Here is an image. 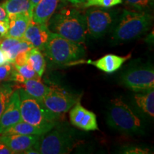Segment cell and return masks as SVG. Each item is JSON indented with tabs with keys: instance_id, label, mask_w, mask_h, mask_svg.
Wrapping results in <instances>:
<instances>
[{
	"instance_id": "26",
	"label": "cell",
	"mask_w": 154,
	"mask_h": 154,
	"mask_svg": "<svg viewBox=\"0 0 154 154\" xmlns=\"http://www.w3.org/2000/svg\"><path fill=\"white\" fill-rule=\"evenodd\" d=\"M11 94L12 92L9 88H0V118L5 111Z\"/></svg>"
},
{
	"instance_id": "8",
	"label": "cell",
	"mask_w": 154,
	"mask_h": 154,
	"mask_svg": "<svg viewBox=\"0 0 154 154\" xmlns=\"http://www.w3.org/2000/svg\"><path fill=\"white\" fill-rule=\"evenodd\" d=\"M85 17L87 33L96 38L101 37L106 33L113 20L109 11L96 8L88 9Z\"/></svg>"
},
{
	"instance_id": "13",
	"label": "cell",
	"mask_w": 154,
	"mask_h": 154,
	"mask_svg": "<svg viewBox=\"0 0 154 154\" xmlns=\"http://www.w3.org/2000/svg\"><path fill=\"white\" fill-rule=\"evenodd\" d=\"M9 30L5 37L22 39L32 17L26 14L9 15Z\"/></svg>"
},
{
	"instance_id": "15",
	"label": "cell",
	"mask_w": 154,
	"mask_h": 154,
	"mask_svg": "<svg viewBox=\"0 0 154 154\" xmlns=\"http://www.w3.org/2000/svg\"><path fill=\"white\" fill-rule=\"evenodd\" d=\"M131 55L120 57L115 54H106L96 61L88 60L86 61V63L94 65L102 72L111 74L118 70L122 66L123 63L129 59Z\"/></svg>"
},
{
	"instance_id": "17",
	"label": "cell",
	"mask_w": 154,
	"mask_h": 154,
	"mask_svg": "<svg viewBox=\"0 0 154 154\" xmlns=\"http://www.w3.org/2000/svg\"><path fill=\"white\" fill-rule=\"evenodd\" d=\"M134 96L135 104L143 113L153 118L154 116V91L136 92Z\"/></svg>"
},
{
	"instance_id": "3",
	"label": "cell",
	"mask_w": 154,
	"mask_h": 154,
	"mask_svg": "<svg viewBox=\"0 0 154 154\" xmlns=\"http://www.w3.org/2000/svg\"><path fill=\"white\" fill-rule=\"evenodd\" d=\"M152 22L153 16L147 11L125 9L113 31L112 39L119 43L137 38L149 29Z\"/></svg>"
},
{
	"instance_id": "4",
	"label": "cell",
	"mask_w": 154,
	"mask_h": 154,
	"mask_svg": "<svg viewBox=\"0 0 154 154\" xmlns=\"http://www.w3.org/2000/svg\"><path fill=\"white\" fill-rule=\"evenodd\" d=\"M107 124L111 128L125 134H140L143 131L140 119L120 99L111 101L107 111Z\"/></svg>"
},
{
	"instance_id": "31",
	"label": "cell",
	"mask_w": 154,
	"mask_h": 154,
	"mask_svg": "<svg viewBox=\"0 0 154 154\" xmlns=\"http://www.w3.org/2000/svg\"><path fill=\"white\" fill-rule=\"evenodd\" d=\"M0 21H5V22H9L8 15L6 12L5 9H4L2 5L0 4Z\"/></svg>"
},
{
	"instance_id": "29",
	"label": "cell",
	"mask_w": 154,
	"mask_h": 154,
	"mask_svg": "<svg viewBox=\"0 0 154 154\" xmlns=\"http://www.w3.org/2000/svg\"><path fill=\"white\" fill-rule=\"evenodd\" d=\"M9 30V22L0 21V38L5 37Z\"/></svg>"
},
{
	"instance_id": "22",
	"label": "cell",
	"mask_w": 154,
	"mask_h": 154,
	"mask_svg": "<svg viewBox=\"0 0 154 154\" xmlns=\"http://www.w3.org/2000/svg\"><path fill=\"white\" fill-rule=\"evenodd\" d=\"M76 127L80 129L86 131L99 129L95 113L86 109L84 116Z\"/></svg>"
},
{
	"instance_id": "18",
	"label": "cell",
	"mask_w": 154,
	"mask_h": 154,
	"mask_svg": "<svg viewBox=\"0 0 154 154\" xmlns=\"http://www.w3.org/2000/svg\"><path fill=\"white\" fill-rule=\"evenodd\" d=\"M47 133L43 128L33 126L24 121H20L17 124L13 125L7 130H5L0 135L7 136V135H29V136H42Z\"/></svg>"
},
{
	"instance_id": "33",
	"label": "cell",
	"mask_w": 154,
	"mask_h": 154,
	"mask_svg": "<svg viewBox=\"0 0 154 154\" xmlns=\"http://www.w3.org/2000/svg\"><path fill=\"white\" fill-rule=\"evenodd\" d=\"M9 63L7 61V57H6L5 51L0 48V66L5 64V63Z\"/></svg>"
},
{
	"instance_id": "5",
	"label": "cell",
	"mask_w": 154,
	"mask_h": 154,
	"mask_svg": "<svg viewBox=\"0 0 154 154\" xmlns=\"http://www.w3.org/2000/svg\"><path fill=\"white\" fill-rule=\"evenodd\" d=\"M43 51L54 63L57 64H70L84 56L85 51L82 44L75 43L51 32Z\"/></svg>"
},
{
	"instance_id": "10",
	"label": "cell",
	"mask_w": 154,
	"mask_h": 154,
	"mask_svg": "<svg viewBox=\"0 0 154 154\" xmlns=\"http://www.w3.org/2000/svg\"><path fill=\"white\" fill-rule=\"evenodd\" d=\"M22 121L20 113V98L19 91L12 92L0 118V134L13 125Z\"/></svg>"
},
{
	"instance_id": "14",
	"label": "cell",
	"mask_w": 154,
	"mask_h": 154,
	"mask_svg": "<svg viewBox=\"0 0 154 154\" xmlns=\"http://www.w3.org/2000/svg\"><path fill=\"white\" fill-rule=\"evenodd\" d=\"M59 0H40L32 11V20L38 24H47L54 14Z\"/></svg>"
},
{
	"instance_id": "21",
	"label": "cell",
	"mask_w": 154,
	"mask_h": 154,
	"mask_svg": "<svg viewBox=\"0 0 154 154\" xmlns=\"http://www.w3.org/2000/svg\"><path fill=\"white\" fill-rule=\"evenodd\" d=\"M32 48H33V46L30 42L22 38V39L19 40L18 42H17L16 44H14V45L11 46L8 50L5 51V53L8 62L13 63L17 54L21 52H24V51H29Z\"/></svg>"
},
{
	"instance_id": "25",
	"label": "cell",
	"mask_w": 154,
	"mask_h": 154,
	"mask_svg": "<svg viewBox=\"0 0 154 154\" xmlns=\"http://www.w3.org/2000/svg\"><path fill=\"white\" fill-rule=\"evenodd\" d=\"M123 2V0H86L84 5V8L91 7H100L104 8H109L113 6L120 5Z\"/></svg>"
},
{
	"instance_id": "7",
	"label": "cell",
	"mask_w": 154,
	"mask_h": 154,
	"mask_svg": "<svg viewBox=\"0 0 154 154\" xmlns=\"http://www.w3.org/2000/svg\"><path fill=\"white\" fill-rule=\"evenodd\" d=\"M121 83L134 92L153 89V68L152 66H139L128 69L121 76Z\"/></svg>"
},
{
	"instance_id": "20",
	"label": "cell",
	"mask_w": 154,
	"mask_h": 154,
	"mask_svg": "<svg viewBox=\"0 0 154 154\" xmlns=\"http://www.w3.org/2000/svg\"><path fill=\"white\" fill-rule=\"evenodd\" d=\"M27 61L29 64L34 69L38 76L42 77L45 71L46 61L41 51L34 47L28 51Z\"/></svg>"
},
{
	"instance_id": "24",
	"label": "cell",
	"mask_w": 154,
	"mask_h": 154,
	"mask_svg": "<svg viewBox=\"0 0 154 154\" xmlns=\"http://www.w3.org/2000/svg\"><path fill=\"white\" fill-rule=\"evenodd\" d=\"M14 68L17 69V71L24 77V79H41V77L38 76V74L36 73L34 69L28 63H25L24 65L21 66H17L13 63Z\"/></svg>"
},
{
	"instance_id": "6",
	"label": "cell",
	"mask_w": 154,
	"mask_h": 154,
	"mask_svg": "<svg viewBox=\"0 0 154 154\" xmlns=\"http://www.w3.org/2000/svg\"><path fill=\"white\" fill-rule=\"evenodd\" d=\"M74 146L72 134L66 130L57 128L42 135L33 148L41 154H65L70 153Z\"/></svg>"
},
{
	"instance_id": "27",
	"label": "cell",
	"mask_w": 154,
	"mask_h": 154,
	"mask_svg": "<svg viewBox=\"0 0 154 154\" xmlns=\"http://www.w3.org/2000/svg\"><path fill=\"white\" fill-rule=\"evenodd\" d=\"M12 69L13 66L10 64V63H5V64L0 66V82L9 79Z\"/></svg>"
},
{
	"instance_id": "12",
	"label": "cell",
	"mask_w": 154,
	"mask_h": 154,
	"mask_svg": "<svg viewBox=\"0 0 154 154\" xmlns=\"http://www.w3.org/2000/svg\"><path fill=\"white\" fill-rule=\"evenodd\" d=\"M42 136L29 135H0V141L5 143L12 153H24L36 143Z\"/></svg>"
},
{
	"instance_id": "2",
	"label": "cell",
	"mask_w": 154,
	"mask_h": 154,
	"mask_svg": "<svg viewBox=\"0 0 154 154\" xmlns=\"http://www.w3.org/2000/svg\"><path fill=\"white\" fill-rule=\"evenodd\" d=\"M20 98V113L24 122L49 131L54 127L60 114L51 112L42 101L34 99L22 88H18Z\"/></svg>"
},
{
	"instance_id": "32",
	"label": "cell",
	"mask_w": 154,
	"mask_h": 154,
	"mask_svg": "<svg viewBox=\"0 0 154 154\" xmlns=\"http://www.w3.org/2000/svg\"><path fill=\"white\" fill-rule=\"evenodd\" d=\"M0 154H12L11 150L1 141H0Z\"/></svg>"
},
{
	"instance_id": "1",
	"label": "cell",
	"mask_w": 154,
	"mask_h": 154,
	"mask_svg": "<svg viewBox=\"0 0 154 154\" xmlns=\"http://www.w3.org/2000/svg\"><path fill=\"white\" fill-rule=\"evenodd\" d=\"M51 32L75 43L85 42L87 27L85 15L73 8H65L52 15L47 23Z\"/></svg>"
},
{
	"instance_id": "36",
	"label": "cell",
	"mask_w": 154,
	"mask_h": 154,
	"mask_svg": "<svg viewBox=\"0 0 154 154\" xmlns=\"http://www.w3.org/2000/svg\"><path fill=\"white\" fill-rule=\"evenodd\" d=\"M1 41H2V39H1V38H0V42H1Z\"/></svg>"
},
{
	"instance_id": "35",
	"label": "cell",
	"mask_w": 154,
	"mask_h": 154,
	"mask_svg": "<svg viewBox=\"0 0 154 154\" xmlns=\"http://www.w3.org/2000/svg\"><path fill=\"white\" fill-rule=\"evenodd\" d=\"M39 1H40V0H29V2H30L31 7H32V11H33L34 8L36 7V5H37Z\"/></svg>"
},
{
	"instance_id": "16",
	"label": "cell",
	"mask_w": 154,
	"mask_h": 154,
	"mask_svg": "<svg viewBox=\"0 0 154 154\" xmlns=\"http://www.w3.org/2000/svg\"><path fill=\"white\" fill-rule=\"evenodd\" d=\"M17 88H22L34 99L42 101L44 96L49 91L50 87L46 86L41 79H26L17 86Z\"/></svg>"
},
{
	"instance_id": "11",
	"label": "cell",
	"mask_w": 154,
	"mask_h": 154,
	"mask_svg": "<svg viewBox=\"0 0 154 154\" xmlns=\"http://www.w3.org/2000/svg\"><path fill=\"white\" fill-rule=\"evenodd\" d=\"M51 32L47 24H38L32 19L25 31L23 39L30 42L34 48L43 51Z\"/></svg>"
},
{
	"instance_id": "28",
	"label": "cell",
	"mask_w": 154,
	"mask_h": 154,
	"mask_svg": "<svg viewBox=\"0 0 154 154\" xmlns=\"http://www.w3.org/2000/svg\"><path fill=\"white\" fill-rule=\"evenodd\" d=\"M28 51H24V52H21L17 54L13 63L17 66H21V65H24L25 63H28Z\"/></svg>"
},
{
	"instance_id": "30",
	"label": "cell",
	"mask_w": 154,
	"mask_h": 154,
	"mask_svg": "<svg viewBox=\"0 0 154 154\" xmlns=\"http://www.w3.org/2000/svg\"><path fill=\"white\" fill-rule=\"evenodd\" d=\"M148 149H143L141 148L138 147H131L129 149H126L124 151V153H149Z\"/></svg>"
},
{
	"instance_id": "23",
	"label": "cell",
	"mask_w": 154,
	"mask_h": 154,
	"mask_svg": "<svg viewBox=\"0 0 154 154\" xmlns=\"http://www.w3.org/2000/svg\"><path fill=\"white\" fill-rule=\"evenodd\" d=\"M125 4L137 11H146L153 7L154 0H124Z\"/></svg>"
},
{
	"instance_id": "19",
	"label": "cell",
	"mask_w": 154,
	"mask_h": 154,
	"mask_svg": "<svg viewBox=\"0 0 154 154\" xmlns=\"http://www.w3.org/2000/svg\"><path fill=\"white\" fill-rule=\"evenodd\" d=\"M7 15L26 14L32 17L29 0H5L1 4Z\"/></svg>"
},
{
	"instance_id": "34",
	"label": "cell",
	"mask_w": 154,
	"mask_h": 154,
	"mask_svg": "<svg viewBox=\"0 0 154 154\" xmlns=\"http://www.w3.org/2000/svg\"><path fill=\"white\" fill-rule=\"evenodd\" d=\"M66 1L73 4V5H79V4L84 3L86 0H66Z\"/></svg>"
},
{
	"instance_id": "9",
	"label": "cell",
	"mask_w": 154,
	"mask_h": 154,
	"mask_svg": "<svg viewBox=\"0 0 154 154\" xmlns=\"http://www.w3.org/2000/svg\"><path fill=\"white\" fill-rule=\"evenodd\" d=\"M42 101L51 112L61 114L67 112L72 108L77 99L72 94L61 88L50 87L49 91L46 94Z\"/></svg>"
}]
</instances>
